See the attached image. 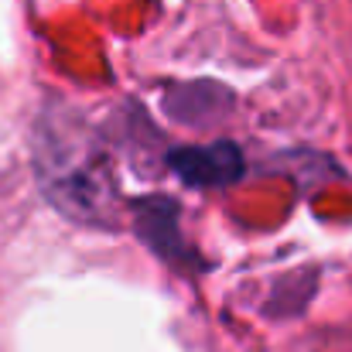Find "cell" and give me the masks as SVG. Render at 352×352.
<instances>
[{
    "label": "cell",
    "mask_w": 352,
    "mask_h": 352,
    "mask_svg": "<svg viewBox=\"0 0 352 352\" xmlns=\"http://www.w3.org/2000/svg\"><path fill=\"white\" fill-rule=\"evenodd\" d=\"M38 178L45 195L76 219H103L113 202V182L96 147L76 137L48 133L38 144Z\"/></svg>",
    "instance_id": "6da1fadb"
},
{
    "label": "cell",
    "mask_w": 352,
    "mask_h": 352,
    "mask_svg": "<svg viewBox=\"0 0 352 352\" xmlns=\"http://www.w3.org/2000/svg\"><path fill=\"white\" fill-rule=\"evenodd\" d=\"M175 171L188 182V185H226L239 178L243 171V157L233 144H212V147H192V151H178L171 154Z\"/></svg>",
    "instance_id": "7a4b0ae2"
}]
</instances>
